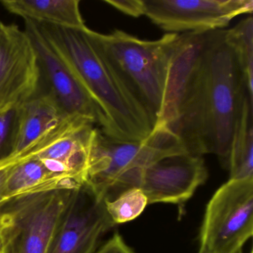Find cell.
Returning <instances> with one entry per match:
<instances>
[{
	"label": "cell",
	"instance_id": "cb8c5ba5",
	"mask_svg": "<svg viewBox=\"0 0 253 253\" xmlns=\"http://www.w3.org/2000/svg\"><path fill=\"white\" fill-rule=\"evenodd\" d=\"M4 253V244L2 235L0 234V253Z\"/></svg>",
	"mask_w": 253,
	"mask_h": 253
},
{
	"label": "cell",
	"instance_id": "8992f818",
	"mask_svg": "<svg viewBox=\"0 0 253 253\" xmlns=\"http://www.w3.org/2000/svg\"><path fill=\"white\" fill-rule=\"evenodd\" d=\"M253 235V178L229 180L207 204L199 233L209 253H242Z\"/></svg>",
	"mask_w": 253,
	"mask_h": 253
},
{
	"label": "cell",
	"instance_id": "7c38bea8",
	"mask_svg": "<svg viewBox=\"0 0 253 253\" xmlns=\"http://www.w3.org/2000/svg\"><path fill=\"white\" fill-rule=\"evenodd\" d=\"M26 32L38 53L43 85L66 115L81 116L99 125L100 115L88 94L55 55L35 22L25 20Z\"/></svg>",
	"mask_w": 253,
	"mask_h": 253
},
{
	"label": "cell",
	"instance_id": "d4e9b609",
	"mask_svg": "<svg viewBox=\"0 0 253 253\" xmlns=\"http://www.w3.org/2000/svg\"><path fill=\"white\" fill-rule=\"evenodd\" d=\"M198 253H209L203 247H200L199 250H198ZM250 253H253V252H250Z\"/></svg>",
	"mask_w": 253,
	"mask_h": 253
},
{
	"label": "cell",
	"instance_id": "d6986e66",
	"mask_svg": "<svg viewBox=\"0 0 253 253\" xmlns=\"http://www.w3.org/2000/svg\"><path fill=\"white\" fill-rule=\"evenodd\" d=\"M148 205L147 198L140 188L128 189L112 201H105L106 211L115 225L134 220Z\"/></svg>",
	"mask_w": 253,
	"mask_h": 253
},
{
	"label": "cell",
	"instance_id": "e0dca14e",
	"mask_svg": "<svg viewBox=\"0 0 253 253\" xmlns=\"http://www.w3.org/2000/svg\"><path fill=\"white\" fill-rule=\"evenodd\" d=\"M229 180L253 178V98L247 94L232 136Z\"/></svg>",
	"mask_w": 253,
	"mask_h": 253
},
{
	"label": "cell",
	"instance_id": "44dd1931",
	"mask_svg": "<svg viewBox=\"0 0 253 253\" xmlns=\"http://www.w3.org/2000/svg\"><path fill=\"white\" fill-rule=\"evenodd\" d=\"M95 253H136L124 241L118 232H115L110 238L99 247Z\"/></svg>",
	"mask_w": 253,
	"mask_h": 253
},
{
	"label": "cell",
	"instance_id": "ac0fdd59",
	"mask_svg": "<svg viewBox=\"0 0 253 253\" xmlns=\"http://www.w3.org/2000/svg\"><path fill=\"white\" fill-rule=\"evenodd\" d=\"M225 38L235 51L245 78L247 89L253 97V18L244 19L229 30Z\"/></svg>",
	"mask_w": 253,
	"mask_h": 253
},
{
	"label": "cell",
	"instance_id": "52a82bcc",
	"mask_svg": "<svg viewBox=\"0 0 253 253\" xmlns=\"http://www.w3.org/2000/svg\"><path fill=\"white\" fill-rule=\"evenodd\" d=\"M94 125L84 117L68 115L23 152L9 158L17 162L39 160L51 172L81 186L87 180Z\"/></svg>",
	"mask_w": 253,
	"mask_h": 253
},
{
	"label": "cell",
	"instance_id": "ffe728a7",
	"mask_svg": "<svg viewBox=\"0 0 253 253\" xmlns=\"http://www.w3.org/2000/svg\"><path fill=\"white\" fill-rule=\"evenodd\" d=\"M17 112V109L0 113V161L12 154Z\"/></svg>",
	"mask_w": 253,
	"mask_h": 253
},
{
	"label": "cell",
	"instance_id": "9c48e42d",
	"mask_svg": "<svg viewBox=\"0 0 253 253\" xmlns=\"http://www.w3.org/2000/svg\"><path fill=\"white\" fill-rule=\"evenodd\" d=\"M143 15L170 33L207 32L252 14L253 0H142Z\"/></svg>",
	"mask_w": 253,
	"mask_h": 253
},
{
	"label": "cell",
	"instance_id": "5bb4252c",
	"mask_svg": "<svg viewBox=\"0 0 253 253\" xmlns=\"http://www.w3.org/2000/svg\"><path fill=\"white\" fill-rule=\"evenodd\" d=\"M66 116L52 94L42 85L35 97L17 109L11 156L23 152Z\"/></svg>",
	"mask_w": 253,
	"mask_h": 253
},
{
	"label": "cell",
	"instance_id": "7a4b0ae2",
	"mask_svg": "<svg viewBox=\"0 0 253 253\" xmlns=\"http://www.w3.org/2000/svg\"><path fill=\"white\" fill-rule=\"evenodd\" d=\"M50 48L92 100L102 132L118 141H140L155 125L100 55L85 29L37 23Z\"/></svg>",
	"mask_w": 253,
	"mask_h": 253
},
{
	"label": "cell",
	"instance_id": "6da1fadb",
	"mask_svg": "<svg viewBox=\"0 0 253 253\" xmlns=\"http://www.w3.org/2000/svg\"><path fill=\"white\" fill-rule=\"evenodd\" d=\"M247 89L225 30L207 34L171 131L191 155L213 154L228 167L232 136Z\"/></svg>",
	"mask_w": 253,
	"mask_h": 253
},
{
	"label": "cell",
	"instance_id": "4fadbf2b",
	"mask_svg": "<svg viewBox=\"0 0 253 253\" xmlns=\"http://www.w3.org/2000/svg\"><path fill=\"white\" fill-rule=\"evenodd\" d=\"M207 32H187L179 35L170 59L162 109L155 126H162L172 130L177 121L180 100L204 47Z\"/></svg>",
	"mask_w": 253,
	"mask_h": 253
},
{
	"label": "cell",
	"instance_id": "3957f363",
	"mask_svg": "<svg viewBox=\"0 0 253 253\" xmlns=\"http://www.w3.org/2000/svg\"><path fill=\"white\" fill-rule=\"evenodd\" d=\"M100 55L134 100L156 124L162 109L169 65L177 33L143 41L121 30L103 35L86 28Z\"/></svg>",
	"mask_w": 253,
	"mask_h": 253
},
{
	"label": "cell",
	"instance_id": "603a6c76",
	"mask_svg": "<svg viewBox=\"0 0 253 253\" xmlns=\"http://www.w3.org/2000/svg\"><path fill=\"white\" fill-rule=\"evenodd\" d=\"M14 164L7 161H0V209L8 201L6 196V182Z\"/></svg>",
	"mask_w": 253,
	"mask_h": 253
},
{
	"label": "cell",
	"instance_id": "8fae6325",
	"mask_svg": "<svg viewBox=\"0 0 253 253\" xmlns=\"http://www.w3.org/2000/svg\"><path fill=\"white\" fill-rule=\"evenodd\" d=\"M208 177L202 156L181 154L167 157L143 171L140 189L150 204H174L180 214L186 203Z\"/></svg>",
	"mask_w": 253,
	"mask_h": 253
},
{
	"label": "cell",
	"instance_id": "7402d4cb",
	"mask_svg": "<svg viewBox=\"0 0 253 253\" xmlns=\"http://www.w3.org/2000/svg\"><path fill=\"white\" fill-rule=\"evenodd\" d=\"M104 2L131 17H139L143 15L142 0H105Z\"/></svg>",
	"mask_w": 253,
	"mask_h": 253
},
{
	"label": "cell",
	"instance_id": "2e32d148",
	"mask_svg": "<svg viewBox=\"0 0 253 253\" xmlns=\"http://www.w3.org/2000/svg\"><path fill=\"white\" fill-rule=\"evenodd\" d=\"M80 185L50 171L41 161L29 159L16 163L6 182L8 201L30 194L60 189H76Z\"/></svg>",
	"mask_w": 253,
	"mask_h": 253
},
{
	"label": "cell",
	"instance_id": "30bf717a",
	"mask_svg": "<svg viewBox=\"0 0 253 253\" xmlns=\"http://www.w3.org/2000/svg\"><path fill=\"white\" fill-rule=\"evenodd\" d=\"M114 226L105 201L84 183L73 191L46 253H95Z\"/></svg>",
	"mask_w": 253,
	"mask_h": 253
},
{
	"label": "cell",
	"instance_id": "9a60e30c",
	"mask_svg": "<svg viewBox=\"0 0 253 253\" xmlns=\"http://www.w3.org/2000/svg\"><path fill=\"white\" fill-rule=\"evenodd\" d=\"M79 0H2L0 3L11 14L25 20L66 29H85Z\"/></svg>",
	"mask_w": 253,
	"mask_h": 253
},
{
	"label": "cell",
	"instance_id": "5b68a950",
	"mask_svg": "<svg viewBox=\"0 0 253 253\" xmlns=\"http://www.w3.org/2000/svg\"><path fill=\"white\" fill-rule=\"evenodd\" d=\"M75 189H55L7 201L0 209L3 253H46Z\"/></svg>",
	"mask_w": 253,
	"mask_h": 253
},
{
	"label": "cell",
	"instance_id": "ba28073f",
	"mask_svg": "<svg viewBox=\"0 0 253 253\" xmlns=\"http://www.w3.org/2000/svg\"><path fill=\"white\" fill-rule=\"evenodd\" d=\"M38 53L26 31L0 21V113L17 109L42 88Z\"/></svg>",
	"mask_w": 253,
	"mask_h": 253
},
{
	"label": "cell",
	"instance_id": "277c9868",
	"mask_svg": "<svg viewBox=\"0 0 253 253\" xmlns=\"http://www.w3.org/2000/svg\"><path fill=\"white\" fill-rule=\"evenodd\" d=\"M186 153L177 134L162 126H155L144 140L130 142L113 140L95 128L85 183L100 199L112 201L128 189L140 188L149 166Z\"/></svg>",
	"mask_w": 253,
	"mask_h": 253
}]
</instances>
